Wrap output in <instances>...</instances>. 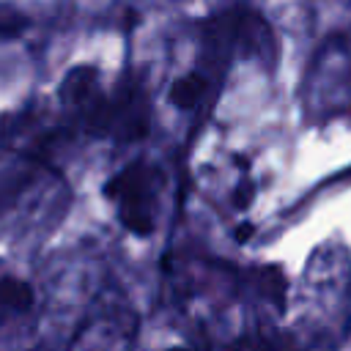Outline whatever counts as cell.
<instances>
[{
	"label": "cell",
	"mask_w": 351,
	"mask_h": 351,
	"mask_svg": "<svg viewBox=\"0 0 351 351\" xmlns=\"http://www.w3.org/2000/svg\"><path fill=\"white\" fill-rule=\"evenodd\" d=\"M162 173L148 162H132L107 186V197L118 208V222L132 236H151L156 228V195Z\"/></svg>",
	"instance_id": "cell-1"
},
{
	"label": "cell",
	"mask_w": 351,
	"mask_h": 351,
	"mask_svg": "<svg viewBox=\"0 0 351 351\" xmlns=\"http://www.w3.org/2000/svg\"><path fill=\"white\" fill-rule=\"evenodd\" d=\"M99 134H112L118 140H140L148 132V101L140 85H123L118 96L107 99L101 104L96 129Z\"/></svg>",
	"instance_id": "cell-2"
},
{
	"label": "cell",
	"mask_w": 351,
	"mask_h": 351,
	"mask_svg": "<svg viewBox=\"0 0 351 351\" xmlns=\"http://www.w3.org/2000/svg\"><path fill=\"white\" fill-rule=\"evenodd\" d=\"M58 93H60V101H63L66 107L77 110V112L82 115L85 126L93 129L96 115H99L101 101H104V96L99 93V71H96L93 66H74V69L63 77Z\"/></svg>",
	"instance_id": "cell-3"
},
{
	"label": "cell",
	"mask_w": 351,
	"mask_h": 351,
	"mask_svg": "<svg viewBox=\"0 0 351 351\" xmlns=\"http://www.w3.org/2000/svg\"><path fill=\"white\" fill-rule=\"evenodd\" d=\"M206 93H208V80L197 71H189V74H181L170 82L167 99L178 110H195L206 99Z\"/></svg>",
	"instance_id": "cell-4"
},
{
	"label": "cell",
	"mask_w": 351,
	"mask_h": 351,
	"mask_svg": "<svg viewBox=\"0 0 351 351\" xmlns=\"http://www.w3.org/2000/svg\"><path fill=\"white\" fill-rule=\"evenodd\" d=\"M36 302L33 288L19 277H0V307L27 310Z\"/></svg>",
	"instance_id": "cell-5"
},
{
	"label": "cell",
	"mask_w": 351,
	"mask_h": 351,
	"mask_svg": "<svg viewBox=\"0 0 351 351\" xmlns=\"http://www.w3.org/2000/svg\"><path fill=\"white\" fill-rule=\"evenodd\" d=\"M25 27H27V16L25 14H19L16 8L0 5V36L11 38V36H19Z\"/></svg>",
	"instance_id": "cell-6"
},
{
	"label": "cell",
	"mask_w": 351,
	"mask_h": 351,
	"mask_svg": "<svg viewBox=\"0 0 351 351\" xmlns=\"http://www.w3.org/2000/svg\"><path fill=\"white\" fill-rule=\"evenodd\" d=\"M252 195H255V186H252L250 181H244V184L233 192V203H236V208H247L250 200H252Z\"/></svg>",
	"instance_id": "cell-7"
},
{
	"label": "cell",
	"mask_w": 351,
	"mask_h": 351,
	"mask_svg": "<svg viewBox=\"0 0 351 351\" xmlns=\"http://www.w3.org/2000/svg\"><path fill=\"white\" fill-rule=\"evenodd\" d=\"M252 230H255V228H252V225H250V222H244V225H241V228H236V241H247V239H250V233H252Z\"/></svg>",
	"instance_id": "cell-8"
},
{
	"label": "cell",
	"mask_w": 351,
	"mask_h": 351,
	"mask_svg": "<svg viewBox=\"0 0 351 351\" xmlns=\"http://www.w3.org/2000/svg\"><path fill=\"white\" fill-rule=\"evenodd\" d=\"M165 351H192V348H186V346H173V348H165Z\"/></svg>",
	"instance_id": "cell-9"
}]
</instances>
